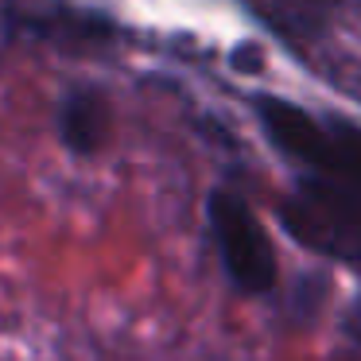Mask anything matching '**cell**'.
<instances>
[{"mask_svg": "<svg viewBox=\"0 0 361 361\" xmlns=\"http://www.w3.org/2000/svg\"><path fill=\"white\" fill-rule=\"evenodd\" d=\"M206 221H210L214 245H218L221 268L229 283L245 295H264L276 288V249L268 241L264 221L257 218L245 195L229 187H214L206 198Z\"/></svg>", "mask_w": 361, "mask_h": 361, "instance_id": "3957f363", "label": "cell"}, {"mask_svg": "<svg viewBox=\"0 0 361 361\" xmlns=\"http://www.w3.org/2000/svg\"><path fill=\"white\" fill-rule=\"evenodd\" d=\"M345 330H350L353 342H361V299L350 307V314H345Z\"/></svg>", "mask_w": 361, "mask_h": 361, "instance_id": "8992f818", "label": "cell"}, {"mask_svg": "<svg viewBox=\"0 0 361 361\" xmlns=\"http://www.w3.org/2000/svg\"><path fill=\"white\" fill-rule=\"evenodd\" d=\"M257 121L268 133V140L295 164H307L319 179H330L338 187L361 195V125L350 121H322L307 113L303 105L283 97H257Z\"/></svg>", "mask_w": 361, "mask_h": 361, "instance_id": "6da1fadb", "label": "cell"}, {"mask_svg": "<svg viewBox=\"0 0 361 361\" xmlns=\"http://www.w3.org/2000/svg\"><path fill=\"white\" fill-rule=\"evenodd\" d=\"M59 140L74 152V156H94L105 148L113 128V105L105 90L97 86H78L59 102Z\"/></svg>", "mask_w": 361, "mask_h": 361, "instance_id": "277c9868", "label": "cell"}, {"mask_svg": "<svg viewBox=\"0 0 361 361\" xmlns=\"http://www.w3.org/2000/svg\"><path fill=\"white\" fill-rule=\"evenodd\" d=\"M276 218L307 252L361 276V195L307 175L280 198Z\"/></svg>", "mask_w": 361, "mask_h": 361, "instance_id": "7a4b0ae2", "label": "cell"}, {"mask_svg": "<svg viewBox=\"0 0 361 361\" xmlns=\"http://www.w3.org/2000/svg\"><path fill=\"white\" fill-rule=\"evenodd\" d=\"M233 63H237V66H245L249 74H260V66H264V59H260L252 47H245V51H237V55H233Z\"/></svg>", "mask_w": 361, "mask_h": 361, "instance_id": "5b68a950", "label": "cell"}]
</instances>
